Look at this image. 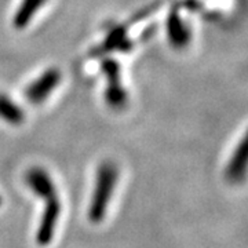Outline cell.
<instances>
[{
    "label": "cell",
    "instance_id": "9c48e42d",
    "mask_svg": "<svg viewBox=\"0 0 248 248\" xmlns=\"http://www.w3.org/2000/svg\"><path fill=\"white\" fill-rule=\"evenodd\" d=\"M46 3V0H22L17 13L14 14L13 18V25L17 29H24L28 27L31 19L33 18L37 10L40 9Z\"/></svg>",
    "mask_w": 248,
    "mask_h": 248
},
{
    "label": "cell",
    "instance_id": "5b68a950",
    "mask_svg": "<svg viewBox=\"0 0 248 248\" xmlns=\"http://www.w3.org/2000/svg\"><path fill=\"white\" fill-rule=\"evenodd\" d=\"M247 149L248 143L246 137H244L237 145V148L234 149V153H233L231 161L226 167V171H225V175L228 178V181H231L233 184H239L246 177L248 156Z\"/></svg>",
    "mask_w": 248,
    "mask_h": 248
},
{
    "label": "cell",
    "instance_id": "7a4b0ae2",
    "mask_svg": "<svg viewBox=\"0 0 248 248\" xmlns=\"http://www.w3.org/2000/svg\"><path fill=\"white\" fill-rule=\"evenodd\" d=\"M119 179V170L112 161H104L97 171L95 187L89 205V219L91 223H101L107 217L115 186Z\"/></svg>",
    "mask_w": 248,
    "mask_h": 248
},
{
    "label": "cell",
    "instance_id": "30bf717a",
    "mask_svg": "<svg viewBox=\"0 0 248 248\" xmlns=\"http://www.w3.org/2000/svg\"><path fill=\"white\" fill-rule=\"evenodd\" d=\"M1 203H3V202H1V197H0V205H1Z\"/></svg>",
    "mask_w": 248,
    "mask_h": 248
},
{
    "label": "cell",
    "instance_id": "3957f363",
    "mask_svg": "<svg viewBox=\"0 0 248 248\" xmlns=\"http://www.w3.org/2000/svg\"><path fill=\"white\" fill-rule=\"evenodd\" d=\"M101 71L107 76L108 86L105 91V99L112 108H123L127 104V93L123 89L120 79V65L116 60L107 58L101 63Z\"/></svg>",
    "mask_w": 248,
    "mask_h": 248
},
{
    "label": "cell",
    "instance_id": "52a82bcc",
    "mask_svg": "<svg viewBox=\"0 0 248 248\" xmlns=\"http://www.w3.org/2000/svg\"><path fill=\"white\" fill-rule=\"evenodd\" d=\"M131 42L127 40V33H125V27H116L110 31V33L107 36V39L97 47L93 53L101 55V54L115 51V50H130L131 48ZM95 55V57H97Z\"/></svg>",
    "mask_w": 248,
    "mask_h": 248
},
{
    "label": "cell",
    "instance_id": "8992f818",
    "mask_svg": "<svg viewBox=\"0 0 248 248\" xmlns=\"http://www.w3.org/2000/svg\"><path fill=\"white\" fill-rule=\"evenodd\" d=\"M167 36L171 45L175 48H184L190 42V29L187 28L184 19L179 17L177 10H172L167 17Z\"/></svg>",
    "mask_w": 248,
    "mask_h": 248
},
{
    "label": "cell",
    "instance_id": "ba28073f",
    "mask_svg": "<svg viewBox=\"0 0 248 248\" xmlns=\"http://www.w3.org/2000/svg\"><path fill=\"white\" fill-rule=\"evenodd\" d=\"M0 119L13 125H19L25 120V112L11 98L0 94Z\"/></svg>",
    "mask_w": 248,
    "mask_h": 248
},
{
    "label": "cell",
    "instance_id": "6da1fadb",
    "mask_svg": "<svg viewBox=\"0 0 248 248\" xmlns=\"http://www.w3.org/2000/svg\"><path fill=\"white\" fill-rule=\"evenodd\" d=\"M25 181L29 189L45 202V211L42 214L40 225L37 226L36 232V243L42 247H46L54 239L55 228L61 217L62 203L53 179L46 170L40 167L31 169L25 175Z\"/></svg>",
    "mask_w": 248,
    "mask_h": 248
},
{
    "label": "cell",
    "instance_id": "277c9868",
    "mask_svg": "<svg viewBox=\"0 0 248 248\" xmlns=\"http://www.w3.org/2000/svg\"><path fill=\"white\" fill-rule=\"evenodd\" d=\"M61 81V73L57 68H50L43 72L37 79L31 83L25 90V97L31 104H42L45 102L46 98L48 97L54 89Z\"/></svg>",
    "mask_w": 248,
    "mask_h": 248
}]
</instances>
